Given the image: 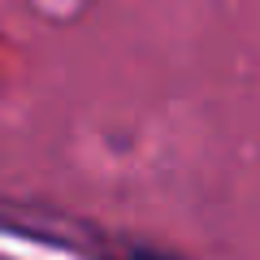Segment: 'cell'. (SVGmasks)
<instances>
[{
	"label": "cell",
	"mask_w": 260,
	"mask_h": 260,
	"mask_svg": "<svg viewBox=\"0 0 260 260\" xmlns=\"http://www.w3.org/2000/svg\"><path fill=\"white\" fill-rule=\"evenodd\" d=\"M135 260H169V256H156V251H139Z\"/></svg>",
	"instance_id": "obj_1"
}]
</instances>
